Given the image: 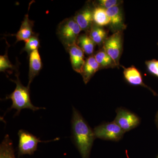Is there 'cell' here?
<instances>
[{"label":"cell","mask_w":158,"mask_h":158,"mask_svg":"<svg viewBox=\"0 0 158 158\" xmlns=\"http://www.w3.org/2000/svg\"><path fill=\"white\" fill-rule=\"evenodd\" d=\"M72 129L73 138L82 158H89L95 137L91 129L81 114L73 108Z\"/></svg>","instance_id":"1"},{"label":"cell","mask_w":158,"mask_h":158,"mask_svg":"<svg viewBox=\"0 0 158 158\" xmlns=\"http://www.w3.org/2000/svg\"><path fill=\"white\" fill-rule=\"evenodd\" d=\"M16 80H11V81L14 82L16 84V88L12 93L6 96L5 100L11 99L12 104L9 111L15 109L17 112L15 116L19 114L21 111L23 109H28L36 111L40 109H45L43 107H38L33 105L31 102L30 96V88L25 87L22 84L20 81L18 75H16Z\"/></svg>","instance_id":"2"},{"label":"cell","mask_w":158,"mask_h":158,"mask_svg":"<svg viewBox=\"0 0 158 158\" xmlns=\"http://www.w3.org/2000/svg\"><path fill=\"white\" fill-rule=\"evenodd\" d=\"M81 28L74 18L64 19L59 24L57 34L62 43L67 48L69 46L77 43Z\"/></svg>","instance_id":"3"},{"label":"cell","mask_w":158,"mask_h":158,"mask_svg":"<svg viewBox=\"0 0 158 158\" xmlns=\"http://www.w3.org/2000/svg\"><path fill=\"white\" fill-rule=\"evenodd\" d=\"M19 137L18 145V156L29 155H31L37 150L38 144L40 142H48L56 141L59 138L49 141H42L39 138L24 130H19L18 132Z\"/></svg>","instance_id":"4"},{"label":"cell","mask_w":158,"mask_h":158,"mask_svg":"<svg viewBox=\"0 0 158 158\" xmlns=\"http://www.w3.org/2000/svg\"><path fill=\"white\" fill-rule=\"evenodd\" d=\"M122 32L116 31L106 39L104 44V49L113 61L116 66L119 65V61L122 51Z\"/></svg>","instance_id":"5"},{"label":"cell","mask_w":158,"mask_h":158,"mask_svg":"<svg viewBox=\"0 0 158 158\" xmlns=\"http://www.w3.org/2000/svg\"><path fill=\"white\" fill-rule=\"evenodd\" d=\"M94 132L96 138L115 141L120 140L125 133L114 121L96 127Z\"/></svg>","instance_id":"6"},{"label":"cell","mask_w":158,"mask_h":158,"mask_svg":"<svg viewBox=\"0 0 158 158\" xmlns=\"http://www.w3.org/2000/svg\"><path fill=\"white\" fill-rule=\"evenodd\" d=\"M117 115L114 122L120 127L124 132L135 128L140 123V119L135 114L124 110L117 109Z\"/></svg>","instance_id":"7"},{"label":"cell","mask_w":158,"mask_h":158,"mask_svg":"<svg viewBox=\"0 0 158 158\" xmlns=\"http://www.w3.org/2000/svg\"><path fill=\"white\" fill-rule=\"evenodd\" d=\"M70 56L71 63L74 70L81 74L85 61V52L76 44L69 46L67 48Z\"/></svg>","instance_id":"8"},{"label":"cell","mask_w":158,"mask_h":158,"mask_svg":"<svg viewBox=\"0 0 158 158\" xmlns=\"http://www.w3.org/2000/svg\"><path fill=\"white\" fill-rule=\"evenodd\" d=\"M34 21L29 19L28 13L26 15L20 28L17 34H15L16 42L19 41H27L30 38L35 35L33 29Z\"/></svg>","instance_id":"9"},{"label":"cell","mask_w":158,"mask_h":158,"mask_svg":"<svg viewBox=\"0 0 158 158\" xmlns=\"http://www.w3.org/2000/svg\"><path fill=\"white\" fill-rule=\"evenodd\" d=\"M42 67L41 58L38 50L34 51L30 55L29 60V82L28 87L30 85L33 79L38 75Z\"/></svg>","instance_id":"10"},{"label":"cell","mask_w":158,"mask_h":158,"mask_svg":"<svg viewBox=\"0 0 158 158\" xmlns=\"http://www.w3.org/2000/svg\"><path fill=\"white\" fill-rule=\"evenodd\" d=\"M123 75L126 80L131 85L135 86H141L148 88L155 95H158L150 88H148L143 82V79L140 72L134 66L128 68H124Z\"/></svg>","instance_id":"11"},{"label":"cell","mask_w":158,"mask_h":158,"mask_svg":"<svg viewBox=\"0 0 158 158\" xmlns=\"http://www.w3.org/2000/svg\"><path fill=\"white\" fill-rule=\"evenodd\" d=\"M100 69L99 65L97 62L94 56H90L86 59L81 74L85 84H88Z\"/></svg>","instance_id":"12"},{"label":"cell","mask_w":158,"mask_h":158,"mask_svg":"<svg viewBox=\"0 0 158 158\" xmlns=\"http://www.w3.org/2000/svg\"><path fill=\"white\" fill-rule=\"evenodd\" d=\"M81 31H88L92 26L93 21V11L88 8L80 11L74 17Z\"/></svg>","instance_id":"13"},{"label":"cell","mask_w":158,"mask_h":158,"mask_svg":"<svg viewBox=\"0 0 158 158\" xmlns=\"http://www.w3.org/2000/svg\"><path fill=\"white\" fill-rule=\"evenodd\" d=\"M110 23L114 29H123L125 27L123 22V18L121 10L118 6L106 9Z\"/></svg>","instance_id":"14"},{"label":"cell","mask_w":158,"mask_h":158,"mask_svg":"<svg viewBox=\"0 0 158 158\" xmlns=\"http://www.w3.org/2000/svg\"><path fill=\"white\" fill-rule=\"evenodd\" d=\"M0 158H16L13 142L8 135L5 136L0 145Z\"/></svg>","instance_id":"15"},{"label":"cell","mask_w":158,"mask_h":158,"mask_svg":"<svg viewBox=\"0 0 158 158\" xmlns=\"http://www.w3.org/2000/svg\"><path fill=\"white\" fill-rule=\"evenodd\" d=\"M77 44L83 50L85 54L89 56H91L94 52L95 44L87 34L79 36Z\"/></svg>","instance_id":"16"},{"label":"cell","mask_w":158,"mask_h":158,"mask_svg":"<svg viewBox=\"0 0 158 158\" xmlns=\"http://www.w3.org/2000/svg\"><path fill=\"white\" fill-rule=\"evenodd\" d=\"M93 21L99 27H103L110 23L106 10L102 7H97L93 10Z\"/></svg>","instance_id":"17"},{"label":"cell","mask_w":158,"mask_h":158,"mask_svg":"<svg viewBox=\"0 0 158 158\" xmlns=\"http://www.w3.org/2000/svg\"><path fill=\"white\" fill-rule=\"evenodd\" d=\"M100 69H104L116 66L115 62L103 48L94 55Z\"/></svg>","instance_id":"18"},{"label":"cell","mask_w":158,"mask_h":158,"mask_svg":"<svg viewBox=\"0 0 158 158\" xmlns=\"http://www.w3.org/2000/svg\"><path fill=\"white\" fill-rule=\"evenodd\" d=\"M89 36L95 44L101 45L106 40V32L101 27L93 26L90 29Z\"/></svg>","instance_id":"19"},{"label":"cell","mask_w":158,"mask_h":158,"mask_svg":"<svg viewBox=\"0 0 158 158\" xmlns=\"http://www.w3.org/2000/svg\"><path fill=\"white\" fill-rule=\"evenodd\" d=\"M40 47V44L39 38L37 34H35L34 36L25 42V45L23 48V51L27 52L30 56L32 52L36 50H38Z\"/></svg>","instance_id":"20"},{"label":"cell","mask_w":158,"mask_h":158,"mask_svg":"<svg viewBox=\"0 0 158 158\" xmlns=\"http://www.w3.org/2000/svg\"><path fill=\"white\" fill-rule=\"evenodd\" d=\"M8 49L7 48L6 53L4 56H0V71L5 72L8 69H14V66L9 61L8 56Z\"/></svg>","instance_id":"21"},{"label":"cell","mask_w":158,"mask_h":158,"mask_svg":"<svg viewBox=\"0 0 158 158\" xmlns=\"http://www.w3.org/2000/svg\"><path fill=\"white\" fill-rule=\"evenodd\" d=\"M145 63L150 73L158 77V60L152 59L146 61Z\"/></svg>","instance_id":"22"},{"label":"cell","mask_w":158,"mask_h":158,"mask_svg":"<svg viewBox=\"0 0 158 158\" xmlns=\"http://www.w3.org/2000/svg\"><path fill=\"white\" fill-rule=\"evenodd\" d=\"M121 2L116 0H101L98 1L100 7L108 9L113 7L118 6Z\"/></svg>","instance_id":"23"},{"label":"cell","mask_w":158,"mask_h":158,"mask_svg":"<svg viewBox=\"0 0 158 158\" xmlns=\"http://www.w3.org/2000/svg\"><path fill=\"white\" fill-rule=\"evenodd\" d=\"M156 123L157 126V127L158 128V112L156 113Z\"/></svg>","instance_id":"24"},{"label":"cell","mask_w":158,"mask_h":158,"mask_svg":"<svg viewBox=\"0 0 158 158\" xmlns=\"http://www.w3.org/2000/svg\"></svg>","instance_id":"25"},{"label":"cell","mask_w":158,"mask_h":158,"mask_svg":"<svg viewBox=\"0 0 158 158\" xmlns=\"http://www.w3.org/2000/svg\"></svg>","instance_id":"26"}]
</instances>
